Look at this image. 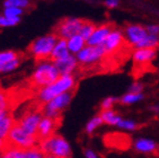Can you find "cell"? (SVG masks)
<instances>
[{
    "mask_svg": "<svg viewBox=\"0 0 159 158\" xmlns=\"http://www.w3.org/2000/svg\"><path fill=\"white\" fill-rule=\"evenodd\" d=\"M112 30H113V26L111 24H103L99 25V26H96L94 32L92 33V35L86 41L87 45H102Z\"/></svg>",
    "mask_w": 159,
    "mask_h": 158,
    "instance_id": "14",
    "label": "cell"
},
{
    "mask_svg": "<svg viewBox=\"0 0 159 158\" xmlns=\"http://www.w3.org/2000/svg\"><path fill=\"white\" fill-rule=\"evenodd\" d=\"M125 43V37L124 34L121 30L119 28H114L111 30L110 34L107 35V37L105 39V41L103 42V48H104L106 55L115 53L117 50H120L122 48V45Z\"/></svg>",
    "mask_w": 159,
    "mask_h": 158,
    "instance_id": "9",
    "label": "cell"
},
{
    "mask_svg": "<svg viewBox=\"0 0 159 158\" xmlns=\"http://www.w3.org/2000/svg\"><path fill=\"white\" fill-rule=\"evenodd\" d=\"M20 23V17L18 18H9L2 14L0 15V27H11V26H16L17 24Z\"/></svg>",
    "mask_w": 159,
    "mask_h": 158,
    "instance_id": "29",
    "label": "cell"
},
{
    "mask_svg": "<svg viewBox=\"0 0 159 158\" xmlns=\"http://www.w3.org/2000/svg\"><path fill=\"white\" fill-rule=\"evenodd\" d=\"M84 21L80 18H75V17H70V18H66L61 21L54 28V33L57 34L58 37L67 40L75 34L79 33V30L83 25Z\"/></svg>",
    "mask_w": 159,
    "mask_h": 158,
    "instance_id": "8",
    "label": "cell"
},
{
    "mask_svg": "<svg viewBox=\"0 0 159 158\" xmlns=\"http://www.w3.org/2000/svg\"><path fill=\"white\" fill-rule=\"evenodd\" d=\"M133 148L135 151L140 154H146V155H151L156 154L158 150V145L153 140L147 139V138H138L133 143Z\"/></svg>",
    "mask_w": 159,
    "mask_h": 158,
    "instance_id": "16",
    "label": "cell"
},
{
    "mask_svg": "<svg viewBox=\"0 0 159 158\" xmlns=\"http://www.w3.org/2000/svg\"><path fill=\"white\" fill-rule=\"evenodd\" d=\"M57 40H58V36L55 33L46 34L41 37H37L28 46V54L33 57L36 61L50 59Z\"/></svg>",
    "mask_w": 159,
    "mask_h": 158,
    "instance_id": "4",
    "label": "cell"
},
{
    "mask_svg": "<svg viewBox=\"0 0 159 158\" xmlns=\"http://www.w3.org/2000/svg\"><path fill=\"white\" fill-rule=\"evenodd\" d=\"M105 6L108 8H116L119 6V0H105Z\"/></svg>",
    "mask_w": 159,
    "mask_h": 158,
    "instance_id": "36",
    "label": "cell"
},
{
    "mask_svg": "<svg viewBox=\"0 0 159 158\" xmlns=\"http://www.w3.org/2000/svg\"><path fill=\"white\" fill-rule=\"evenodd\" d=\"M39 138L36 136L27 133L16 122L6 138L7 147H15L20 149H30L39 145Z\"/></svg>",
    "mask_w": 159,
    "mask_h": 158,
    "instance_id": "5",
    "label": "cell"
},
{
    "mask_svg": "<svg viewBox=\"0 0 159 158\" xmlns=\"http://www.w3.org/2000/svg\"><path fill=\"white\" fill-rule=\"evenodd\" d=\"M150 109L155 113H158L159 112V105L158 104H155V105H152V106H150Z\"/></svg>",
    "mask_w": 159,
    "mask_h": 158,
    "instance_id": "38",
    "label": "cell"
},
{
    "mask_svg": "<svg viewBox=\"0 0 159 158\" xmlns=\"http://www.w3.org/2000/svg\"><path fill=\"white\" fill-rule=\"evenodd\" d=\"M0 87H1V80H0Z\"/></svg>",
    "mask_w": 159,
    "mask_h": 158,
    "instance_id": "39",
    "label": "cell"
},
{
    "mask_svg": "<svg viewBox=\"0 0 159 158\" xmlns=\"http://www.w3.org/2000/svg\"><path fill=\"white\" fill-rule=\"evenodd\" d=\"M16 123L15 118L9 112V109L7 111H1L0 112V137L6 139L9 131Z\"/></svg>",
    "mask_w": 159,
    "mask_h": 158,
    "instance_id": "17",
    "label": "cell"
},
{
    "mask_svg": "<svg viewBox=\"0 0 159 158\" xmlns=\"http://www.w3.org/2000/svg\"><path fill=\"white\" fill-rule=\"evenodd\" d=\"M95 25L93 24V23H90V21H84L83 25H81V27H80L79 30V33L81 36L84 37V39L87 41V39H88L90 35H92V33L94 32V30H95Z\"/></svg>",
    "mask_w": 159,
    "mask_h": 158,
    "instance_id": "26",
    "label": "cell"
},
{
    "mask_svg": "<svg viewBox=\"0 0 159 158\" xmlns=\"http://www.w3.org/2000/svg\"><path fill=\"white\" fill-rule=\"evenodd\" d=\"M142 91H143V85L138 81L133 82V84L129 87V91H131V93H142Z\"/></svg>",
    "mask_w": 159,
    "mask_h": 158,
    "instance_id": "33",
    "label": "cell"
},
{
    "mask_svg": "<svg viewBox=\"0 0 159 158\" xmlns=\"http://www.w3.org/2000/svg\"><path fill=\"white\" fill-rule=\"evenodd\" d=\"M99 115H101L102 120H103V123L108 124V125H117V123L122 120L121 115H119L113 109H102V112Z\"/></svg>",
    "mask_w": 159,
    "mask_h": 158,
    "instance_id": "20",
    "label": "cell"
},
{
    "mask_svg": "<svg viewBox=\"0 0 159 158\" xmlns=\"http://www.w3.org/2000/svg\"><path fill=\"white\" fill-rule=\"evenodd\" d=\"M20 57L18 52L14 50H7V51H0V64L6 63L8 61L14 60V59Z\"/></svg>",
    "mask_w": 159,
    "mask_h": 158,
    "instance_id": "28",
    "label": "cell"
},
{
    "mask_svg": "<svg viewBox=\"0 0 159 158\" xmlns=\"http://www.w3.org/2000/svg\"><path fill=\"white\" fill-rule=\"evenodd\" d=\"M143 98L144 95L142 93H131V91H129L128 94L123 95L122 97L120 98V102L123 105H132V104L139 103Z\"/></svg>",
    "mask_w": 159,
    "mask_h": 158,
    "instance_id": "22",
    "label": "cell"
},
{
    "mask_svg": "<svg viewBox=\"0 0 159 158\" xmlns=\"http://www.w3.org/2000/svg\"><path fill=\"white\" fill-rule=\"evenodd\" d=\"M23 14H24V9L18 7H5L3 9V15L9 18H18L21 17Z\"/></svg>",
    "mask_w": 159,
    "mask_h": 158,
    "instance_id": "27",
    "label": "cell"
},
{
    "mask_svg": "<svg viewBox=\"0 0 159 158\" xmlns=\"http://www.w3.org/2000/svg\"><path fill=\"white\" fill-rule=\"evenodd\" d=\"M7 147V142H6V139H3V138L0 137V155H1V152L6 149Z\"/></svg>",
    "mask_w": 159,
    "mask_h": 158,
    "instance_id": "37",
    "label": "cell"
},
{
    "mask_svg": "<svg viewBox=\"0 0 159 158\" xmlns=\"http://www.w3.org/2000/svg\"><path fill=\"white\" fill-rule=\"evenodd\" d=\"M116 127H119L120 129H122V130H126V131H134L138 129V123L134 121H132V120H124L122 118L121 121L117 123Z\"/></svg>",
    "mask_w": 159,
    "mask_h": 158,
    "instance_id": "30",
    "label": "cell"
},
{
    "mask_svg": "<svg viewBox=\"0 0 159 158\" xmlns=\"http://www.w3.org/2000/svg\"><path fill=\"white\" fill-rule=\"evenodd\" d=\"M102 124H103V120H102L101 115H95L94 118H92L88 122H87L86 128H85L86 133L93 134Z\"/></svg>",
    "mask_w": 159,
    "mask_h": 158,
    "instance_id": "24",
    "label": "cell"
},
{
    "mask_svg": "<svg viewBox=\"0 0 159 158\" xmlns=\"http://www.w3.org/2000/svg\"><path fill=\"white\" fill-rule=\"evenodd\" d=\"M77 79L74 75H60L58 79L51 82L50 85L44 86L37 91V100L40 103H46L58 95L66 91H74L76 87Z\"/></svg>",
    "mask_w": 159,
    "mask_h": 158,
    "instance_id": "1",
    "label": "cell"
},
{
    "mask_svg": "<svg viewBox=\"0 0 159 158\" xmlns=\"http://www.w3.org/2000/svg\"><path fill=\"white\" fill-rule=\"evenodd\" d=\"M60 73L55 67L54 61L51 59L39 60L31 76V84L36 88H42L50 85L55 79H58Z\"/></svg>",
    "mask_w": 159,
    "mask_h": 158,
    "instance_id": "3",
    "label": "cell"
},
{
    "mask_svg": "<svg viewBox=\"0 0 159 158\" xmlns=\"http://www.w3.org/2000/svg\"><path fill=\"white\" fill-rule=\"evenodd\" d=\"M158 46H159V35L147 34V35L141 40L138 44H135L133 48H134V49H140V48H151V49H156Z\"/></svg>",
    "mask_w": 159,
    "mask_h": 158,
    "instance_id": "21",
    "label": "cell"
},
{
    "mask_svg": "<svg viewBox=\"0 0 159 158\" xmlns=\"http://www.w3.org/2000/svg\"><path fill=\"white\" fill-rule=\"evenodd\" d=\"M42 116H43V114L40 111H28V112H26L24 115L19 118V121L17 122V123H18L27 133L36 136L39 123H40Z\"/></svg>",
    "mask_w": 159,
    "mask_h": 158,
    "instance_id": "10",
    "label": "cell"
},
{
    "mask_svg": "<svg viewBox=\"0 0 159 158\" xmlns=\"http://www.w3.org/2000/svg\"><path fill=\"white\" fill-rule=\"evenodd\" d=\"M21 60H23L21 57H18V58L14 59V60L8 61L6 63L0 64V73H8V72L14 71V70H16L20 66Z\"/></svg>",
    "mask_w": 159,
    "mask_h": 158,
    "instance_id": "23",
    "label": "cell"
},
{
    "mask_svg": "<svg viewBox=\"0 0 159 158\" xmlns=\"http://www.w3.org/2000/svg\"><path fill=\"white\" fill-rule=\"evenodd\" d=\"M84 156L86 158H98V154L96 151H94L93 149H86L85 151H84Z\"/></svg>",
    "mask_w": 159,
    "mask_h": 158,
    "instance_id": "35",
    "label": "cell"
},
{
    "mask_svg": "<svg viewBox=\"0 0 159 158\" xmlns=\"http://www.w3.org/2000/svg\"><path fill=\"white\" fill-rule=\"evenodd\" d=\"M117 102V100L113 96H110V97H106L103 100V102L101 103V109H113L115 103Z\"/></svg>",
    "mask_w": 159,
    "mask_h": 158,
    "instance_id": "32",
    "label": "cell"
},
{
    "mask_svg": "<svg viewBox=\"0 0 159 158\" xmlns=\"http://www.w3.org/2000/svg\"><path fill=\"white\" fill-rule=\"evenodd\" d=\"M70 53L71 52L69 51L68 45H67V40L61 39V37H58L54 46H53L52 53H51L50 59L53 60V61H55V60H59V59L66 58V57H68Z\"/></svg>",
    "mask_w": 159,
    "mask_h": 158,
    "instance_id": "18",
    "label": "cell"
},
{
    "mask_svg": "<svg viewBox=\"0 0 159 158\" xmlns=\"http://www.w3.org/2000/svg\"><path fill=\"white\" fill-rule=\"evenodd\" d=\"M60 120H55V118H50V116L43 115L41 118L40 123H39V128H37V138L39 140H42L44 138L50 137L51 134L55 133V130L58 128V123Z\"/></svg>",
    "mask_w": 159,
    "mask_h": 158,
    "instance_id": "13",
    "label": "cell"
},
{
    "mask_svg": "<svg viewBox=\"0 0 159 158\" xmlns=\"http://www.w3.org/2000/svg\"><path fill=\"white\" fill-rule=\"evenodd\" d=\"M37 147L41 149V151L44 154L45 157L68 158L72 155L70 143L62 136H59L57 133H53L50 137L40 140Z\"/></svg>",
    "mask_w": 159,
    "mask_h": 158,
    "instance_id": "2",
    "label": "cell"
},
{
    "mask_svg": "<svg viewBox=\"0 0 159 158\" xmlns=\"http://www.w3.org/2000/svg\"><path fill=\"white\" fill-rule=\"evenodd\" d=\"M5 7H18L26 9L30 6V0H6L3 3Z\"/></svg>",
    "mask_w": 159,
    "mask_h": 158,
    "instance_id": "31",
    "label": "cell"
},
{
    "mask_svg": "<svg viewBox=\"0 0 159 158\" xmlns=\"http://www.w3.org/2000/svg\"><path fill=\"white\" fill-rule=\"evenodd\" d=\"M123 34H124V37H125V42L128 44H130L131 46H134L148 33L146 27H143L142 25L130 24V25H126V27L123 30Z\"/></svg>",
    "mask_w": 159,
    "mask_h": 158,
    "instance_id": "11",
    "label": "cell"
},
{
    "mask_svg": "<svg viewBox=\"0 0 159 158\" xmlns=\"http://www.w3.org/2000/svg\"><path fill=\"white\" fill-rule=\"evenodd\" d=\"M148 34H153V35H159V25L156 24H150L146 26Z\"/></svg>",
    "mask_w": 159,
    "mask_h": 158,
    "instance_id": "34",
    "label": "cell"
},
{
    "mask_svg": "<svg viewBox=\"0 0 159 158\" xmlns=\"http://www.w3.org/2000/svg\"><path fill=\"white\" fill-rule=\"evenodd\" d=\"M75 55H76L79 64L92 66V64L98 63L104 57H106V52H105L103 45H86Z\"/></svg>",
    "mask_w": 159,
    "mask_h": 158,
    "instance_id": "7",
    "label": "cell"
},
{
    "mask_svg": "<svg viewBox=\"0 0 159 158\" xmlns=\"http://www.w3.org/2000/svg\"><path fill=\"white\" fill-rule=\"evenodd\" d=\"M156 49L151 48H140V49H134L132 53V59L135 64L142 66V64H148L152 62L156 58Z\"/></svg>",
    "mask_w": 159,
    "mask_h": 158,
    "instance_id": "15",
    "label": "cell"
},
{
    "mask_svg": "<svg viewBox=\"0 0 159 158\" xmlns=\"http://www.w3.org/2000/svg\"><path fill=\"white\" fill-rule=\"evenodd\" d=\"M72 97H74V91L62 93V94L53 97L52 100H50L49 102L44 103L41 112L43 115L50 116L55 120H60L63 111L71 103Z\"/></svg>",
    "mask_w": 159,
    "mask_h": 158,
    "instance_id": "6",
    "label": "cell"
},
{
    "mask_svg": "<svg viewBox=\"0 0 159 158\" xmlns=\"http://www.w3.org/2000/svg\"><path fill=\"white\" fill-rule=\"evenodd\" d=\"M10 104H11L10 94L8 91H2V89L0 88V112H1V111L9 109Z\"/></svg>",
    "mask_w": 159,
    "mask_h": 158,
    "instance_id": "25",
    "label": "cell"
},
{
    "mask_svg": "<svg viewBox=\"0 0 159 158\" xmlns=\"http://www.w3.org/2000/svg\"><path fill=\"white\" fill-rule=\"evenodd\" d=\"M54 63L60 75H74L79 67V62L77 60L76 55L72 53L66 58L55 60Z\"/></svg>",
    "mask_w": 159,
    "mask_h": 158,
    "instance_id": "12",
    "label": "cell"
},
{
    "mask_svg": "<svg viewBox=\"0 0 159 158\" xmlns=\"http://www.w3.org/2000/svg\"><path fill=\"white\" fill-rule=\"evenodd\" d=\"M67 45H68V49L69 51L72 53V54H76L80 50L85 48L87 45V43H86V40L84 39L80 34H75L72 35L71 37L67 39Z\"/></svg>",
    "mask_w": 159,
    "mask_h": 158,
    "instance_id": "19",
    "label": "cell"
}]
</instances>
